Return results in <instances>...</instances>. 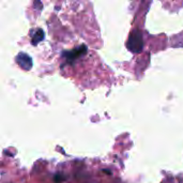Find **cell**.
<instances>
[{
    "instance_id": "2",
    "label": "cell",
    "mask_w": 183,
    "mask_h": 183,
    "mask_svg": "<svg viewBox=\"0 0 183 183\" xmlns=\"http://www.w3.org/2000/svg\"><path fill=\"white\" fill-rule=\"evenodd\" d=\"M16 63L23 70H26V71H29L33 66L31 57L28 54H25V53H19L16 56Z\"/></svg>"
},
{
    "instance_id": "4",
    "label": "cell",
    "mask_w": 183,
    "mask_h": 183,
    "mask_svg": "<svg viewBox=\"0 0 183 183\" xmlns=\"http://www.w3.org/2000/svg\"><path fill=\"white\" fill-rule=\"evenodd\" d=\"M43 39H44V31L41 30V29H37L34 32V35H33V38H32L31 43H32L33 45H38Z\"/></svg>"
},
{
    "instance_id": "3",
    "label": "cell",
    "mask_w": 183,
    "mask_h": 183,
    "mask_svg": "<svg viewBox=\"0 0 183 183\" xmlns=\"http://www.w3.org/2000/svg\"><path fill=\"white\" fill-rule=\"evenodd\" d=\"M87 52V47L86 46H80L79 48H76V49L72 50V52L69 53H64V56H66L67 61H72V60H75L76 58H78L79 56L84 55Z\"/></svg>"
},
{
    "instance_id": "1",
    "label": "cell",
    "mask_w": 183,
    "mask_h": 183,
    "mask_svg": "<svg viewBox=\"0 0 183 183\" xmlns=\"http://www.w3.org/2000/svg\"><path fill=\"white\" fill-rule=\"evenodd\" d=\"M143 35L140 31H134L127 41V48L133 53H139L143 49Z\"/></svg>"
}]
</instances>
